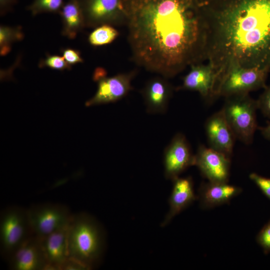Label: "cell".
<instances>
[{
  "label": "cell",
  "mask_w": 270,
  "mask_h": 270,
  "mask_svg": "<svg viewBox=\"0 0 270 270\" xmlns=\"http://www.w3.org/2000/svg\"><path fill=\"white\" fill-rule=\"evenodd\" d=\"M202 10L206 60L216 74V93L234 68L270 72V0H210Z\"/></svg>",
  "instance_id": "2"
},
{
  "label": "cell",
  "mask_w": 270,
  "mask_h": 270,
  "mask_svg": "<svg viewBox=\"0 0 270 270\" xmlns=\"http://www.w3.org/2000/svg\"><path fill=\"white\" fill-rule=\"evenodd\" d=\"M34 235L26 208L12 206L0 212V251L6 260L21 244Z\"/></svg>",
  "instance_id": "5"
},
{
  "label": "cell",
  "mask_w": 270,
  "mask_h": 270,
  "mask_svg": "<svg viewBox=\"0 0 270 270\" xmlns=\"http://www.w3.org/2000/svg\"><path fill=\"white\" fill-rule=\"evenodd\" d=\"M134 61L165 78L206 60L201 0H123Z\"/></svg>",
  "instance_id": "1"
},
{
  "label": "cell",
  "mask_w": 270,
  "mask_h": 270,
  "mask_svg": "<svg viewBox=\"0 0 270 270\" xmlns=\"http://www.w3.org/2000/svg\"><path fill=\"white\" fill-rule=\"evenodd\" d=\"M61 53L65 60L71 66L78 63L84 62L78 50L72 48H64L61 50Z\"/></svg>",
  "instance_id": "27"
},
{
  "label": "cell",
  "mask_w": 270,
  "mask_h": 270,
  "mask_svg": "<svg viewBox=\"0 0 270 270\" xmlns=\"http://www.w3.org/2000/svg\"><path fill=\"white\" fill-rule=\"evenodd\" d=\"M166 178L173 180L186 168L194 165V155L185 137L176 134L166 148L164 156Z\"/></svg>",
  "instance_id": "9"
},
{
  "label": "cell",
  "mask_w": 270,
  "mask_h": 270,
  "mask_svg": "<svg viewBox=\"0 0 270 270\" xmlns=\"http://www.w3.org/2000/svg\"><path fill=\"white\" fill-rule=\"evenodd\" d=\"M205 130L210 147L230 158L236 138L222 109L208 118Z\"/></svg>",
  "instance_id": "13"
},
{
  "label": "cell",
  "mask_w": 270,
  "mask_h": 270,
  "mask_svg": "<svg viewBox=\"0 0 270 270\" xmlns=\"http://www.w3.org/2000/svg\"><path fill=\"white\" fill-rule=\"evenodd\" d=\"M69 224L46 236L38 237L48 263L46 270H60L62 265L69 258L68 242Z\"/></svg>",
  "instance_id": "15"
},
{
  "label": "cell",
  "mask_w": 270,
  "mask_h": 270,
  "mask_svg": "<svg viewBox=\"0 0 270 270\" xmlns=\"http://www.w3.org/2000/svg\"><path fill=\"white\" fill-rule=\"evenodd\" d=\"M38 66L40 68H49L58 70H70L72 68L62 56L50 54H46L45 58L40 61Z\"/></svg>",
  "instance_id": "23"
},
{
  "label": "cell",
  "mask_w": 270,
  "mask_h": 270,
  "mask_svg": "<svg viewBox=\"0 0 270 270\" xmlns=\"http://www.w3.org/2000/svg\"><path fill=\"white\" fill-rule=\"evenodd\" d=\"M249 178L270 200V178L254 172L249 175Z\"/></svg>",
  "instance_id": "26"
},
{
  "label": "cell",
  "mask_w": 270,
  "mask_h": 270,
  "mask_svg": "<svg viewBox=\"0 0 270 270\" xmlns=\"http://www.w3.org/2000/svg\"><path fill=\"white\" fill-rule=\"evenodd\" d=\"M7 261L12 270H46L48 264L40 238L35 235L21 244Z\"/></svg>",
  "instance_id": "12"
},
{
  "label": "cell",
  "mask_w": 270,
  "mask_h": 270,
  "mask_svg": "<svg viewBox=\"0 0 270 270\" xmlns=\"http://www.w3.org/2000/svg\"><path fill=\"white\" fill-rule=\"evenodd\" d=\"M212 182H228L230 158L210 147L200 145L194 155V165Z\"/></svg>",
  "instance_id": "10"
},
{
  "label": "cell",
  "mask_w": 270,
  "mask_h": 270,
  "mask_svg": "<svg viewBox=\"0 0 270 270\" xmlns=\"http://www.w3.org/2000/svg\"><path fill=\"white\" fill-rule=\"evenodd\" d=\"M24 38L20 26H9L1 25L0 26V54L4 56L11 50L12 46L15 42L22 40Z\"/></svg>",
  "instance_id": "20"
},
{
  "label": "cell",
  "mask_w": 270,
  "mask_h": 270,
  "mask_svg": "<svg viewBox=\"0 0 270 270\" xmlns=\"http://www.w3.org/2000/svg\"><path fill=\"white\" fill-rule=\"evenodd\" d=\"M190 67V71L183 78L182 86L178 90L197 92L209 101L215 98L214 89L216 76L212 66L209 63H200Z\"/></svg>",
  "instance_id": "14"
},
{
  "label": "cell",
  "mask_w": 270,
  "mask_h": 270,
  "mask_svg": "<svg viewBox=\"0 0 270 270\" xmlns=\"http://www.w3.org/2000/svg\"><path fill=\"white\" fill-rule=\"evenodd\" d=\"M242 189L228 182H204L198 190V200L203 209H208L224 204L240 194Z\"/></svg>",
  "instance_id": "18"
},
{
  "label": "cell",
  "mask_w": 270,
  "mask_h": 270,
  "mask_svg": "<svg viewBox=\"0 0 270 270\" xmlns=\"http://www.w3.org/2000/svg\"><path fill=\"white\" fill-rule=\"evenodd\" d=\"M256 240L265 254L270 252V220L259 232Z\"/></svg>",
  "instance_id": "24"
},
{
  "label": "cell",
  "mask_w": 270,
  "mask_h": 270,
  "mask_svg": "<svg viewBox=\"0 0 270 270\" xmlns=\"http://www.w3.org/2000/svg\"><path fill=\"white\" fill-rule=\"evenodd\" d=\"M17 0H0V14L3 16L11 10Z\"/></svg>",
  "instance_id": "29"
},
{
  "label": "cell",
  "mask_w": 270,
  "mask_h": 270,
  "mask_svg": "<svg viewBox=\"0 0 270 270\" xmlns=\"http://www.w3.org/2000/svg\"><path fill=\"white\" fill-rule=\"evenodd\" d=\"M210 0H201V1L202 2L203 4H206V3L208 2Z\"/></svg>",
  "instance_id": "31"
},
{
  "label": "cell",
  "mask_w": 270,
  "mask_h": 270,
  "mask_svg": "<svg viewBox=\"0 0 270 270\" xmlns=\"http://www.w3.org/2000/svg\"><path fill=\"white\" fill-rule=\"evenodd\" d=\"M64 0H34L27 10L34 16L43 13H60Z\"/></svg>",
  "instance_id": "22"
},
{
  "label": "cell",
  "mask_w": 270,
  "mask_h": 270,
  "mask_svg": "<svg viewBox=\"0 0 270 270\" xmlns=\"http://www.w3.org/2000/svg\"><path fill=\"white\" fill-rule=\"evenodd\" d=\"M68 242V256L83 263L90 270L102 260L106 248V234L94 216L79 212L72 215Z\"/></svg>",
  "instance_id": "3"
},
{
  "label": "cell",
  "mask_w": 270,
  "mask_h": 270,
  "mask_svg": "<svg viewBox=\"0 0 270 270\" xmlns=\"http://www.w3.org/2000/svg\"><path fill=\"white\" fill-rule=\"evenodd\" d=\"M59 14L62 21V35L70 39L74 38L85 27L84 16L76 0L65 2Z\"/></svg>",
  "instance_id": "19"
},
{
  "label": "cell",
  "mask_w": 270,
  "mask_h": 270,
  "mask_svg": "<svg viewBox=\"0 0 270 270\" xmlns=\"http://www.w3.org/2000/svg\"><path fill=\"white\" fill-rule=\"evenodd\" d=\"M172 182V190L168 200L170 208L160 224L162 227L167 226L174 216L198 200L190 177H178Z\"/></svg>",
  "instance_id": "17"
},
{
  "label": "cell",
  "mask_w": 270,
  "mask_h": 270,
  "mask_svg": "<svg viewBox=\"0 0 270 270\" xmlns=\"http://www.w3.org/2000/svg\"><path fill=\"white\" fill-rule=\"evenodd\" d=\"M26 210L34 234L38 238L68 225L72 215L66 206L50 202L32 204Z\"/></svg>",
  "instance_id": "6"
},
{
  "label": "cell",
  "mask_w": 270,
  "mask_h": 270,
  "mask_svg": "<svg viewBox=\"0 0 270 270\" xmlns=\"http://www.w3.org/2000/svg\"><path fill=\"white\" fill-rule=\"evenodd\" d=\"M60 270H90L84 264L72 258H68L62 265Z\"/></svg>",
  "instance_id": "28"
},
{
  "label": "cell",
  "mask_w": 270,
  "mask_h": 270,
  "mask_svg": "<svg viewBox=\"0 0 270 270\" xmlns=\"http://www.w3.org/2000/svg\"><path fill=\"white\" fill-rule=\"evenodd\" d=\"M84 16L85 26H112L126 22L123 0H76Z\"/></svg>",
  "instance_id": "7"
},
{
  "label": "cell",
  "mask_w": 270,
  "mask_h": 270,
  "mask_svg": "<svg viewBox=\"0 0 270 270\" xmlns=\"http://www.w3.org/2000/svg\"><path fill=\"white\" fill-rule=\"evenodd\" d=\"M118 35V32L112 26L102 24L96 27L90 34L88 40L92 46H102L112 42Z\"/></svg>",
  "instance_id": "21"
},
{
  "label": "cell",
  "mask_w": 270,
  "mask_h": 270,
  "mask_svg": "<svg viewBox=\"0 0 270 270\" xmlns=\"http://www.w3.org/2000/svg\"><path fill=\"white\" fill-rule=\"evenodd\" d=\"M260 130L263 136L270 140V124L266 126L260 128Z\"/></svg>",
  "instance_id": "30"
},
{
  "label": "cell",
  "mask_w": 270,
  "mask_h": 270,
  "mask_svg": "<svg viewBox=\"0 0 270 270\" xmlns=\"http://www.w3.org/2000/svg\"><path fill=\"white\" fill-rule=\"evenodd\" d=\"M134 72L118 74L111 77L106 76L99 78L98 90L91 98L87 100L86 106L114 102L125 97L132 89L131 85Z\"/></svg>",
  "instance_id": "11"
},
{
  "label": "cell",
  "mask_w": 270,
  "mask_h": 270,
  "mask_svg": "<svg viewBox=\"0 0 270 270\" xmlns=\"http://www.w3.org/2000/svg\"><path fill=\"white\" fill-rule=\"evenodd\" d=\"M256 101L258 109L265 116L270 118V86L264 88V91Z\"/></svg>",
  "instance_id": "25"
},
{
  "label": "cell",
  "mask_w": 270,
  "mask_h": 270,
  "mask_svg": "<svg viewBox=\"0 0 270 270\" xmlns=\"http://www.w3.org/2000/svg\"><path fill=\"white\" fill-rule=\"evenodd\" d=\"M172 93V87L164 77H156L149 80L141 91L150 114L166 112Z\"/></svg>",
  "instance_id": "16"
},
{
  "label": "cell",
  "mask_w": 270,
  "mask_h": 270,
  "mask_svg": "<svg viewBox=\"0 0 270 270\" xmlns=\"http://www.w3.org/2000/svg\"><path fill=\"white\" fill-rule=\"evenodd\" d=\"M268 70L258 68L235 67L230 70L220 86L218 96L249 94L250 92L266 88Z\"/></svg>",
  "instance_id": "8"
},
{
  "label": "cell",
  "mask_w": 270,
  "mask_h": 270,
  "mask_svg": "<svg viewBox=\"0 0 270 270\" xmlns=\"http://www.w3.org/2000/svg\"><path fill=\"white\" fill-rule=\"evenodd\" d=\"M222 108L236 139L246 144L252 143L258 128L256 100L249 94H241L226 97Z\"/></svg>",
  "instance_id": "4"
}]
</instances>
